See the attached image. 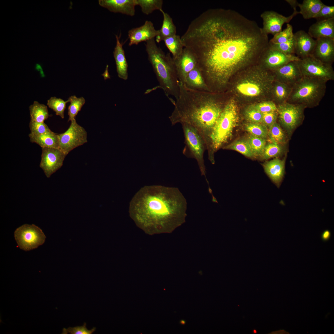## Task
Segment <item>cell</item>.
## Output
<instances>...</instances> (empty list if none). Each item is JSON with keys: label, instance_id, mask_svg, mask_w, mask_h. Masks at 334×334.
<instances>
[{"label": "cell", "instance_id": "obj_31", "mask_svg": "<svg viewBox=\"0 0 334 334\" xmlns=\"http://www.w3.org/2000/svg\"><path fill=\"white\" fill-rule=\"evenodd\" d=\"M165 44L170 52L173 58H175L178 56L182 51L184 48L181 37L175 35L169 37L164 40Z\"/></svg>", "mask_w": 334, "mask_h": 334}, {"label": "cell", "instance_id": "obj_48", "mask_svg": "<svg viewBox=\"0 0 334 334\" xmlns=\"http://www.w3.org/2000/svg\"><path fill=\"white\" fill-rule=\"evenodd\" d=\"M285 1L290 5L293 11L297 10V7H298L300 3L296 0H286Z\"/></svg>", "mask_w": 334, "mask_h": 334}, {"label": "cell", "instance_id": "obj_46", "mask_svg": "<svg viewBox=\"0 0 334 334\" xmlns=\"http://www.w3.org/2000/svg\"><path fill=\"white\" fill-rule=\"evenodd\" d=\"M278 117L277 111L262 113V122L268 129L276 122Z\"/></svg>", "mask_w": 334, "mask_h": 334}, {"label": "cell", "instance_id": "obj_30", "mask_svg": "<svg viewBox=\"0 0 334 334\" xmlns=\"http://www.w3.org/2000/svg\"><path fill=\"white\" fill-rule=\"evenodd\" d=\"M29 110L30 120L35 122H44L50 116L47 106L36 101L30 106Z\"/></svg>", "mask_w": 334, "mask_h": 334}, {"label": "cell", "instance_id": "obj_11", "mask_svg": "<svg viewBox=\"0 0 334 334\" xmlns=\"http://www.w3.org/2000/svg\"><path fill=\"white\" fill-rule=\"evenodd\" d=\"M305 108L302 105L287 101L277 106L280 122L288 132L291 133L303 121Z\"/></svg>", "mask_w": 334, "mask_h": 334}, {"label": "cell", "instance_id": "obj_16", "mask_svg": "<svg viewBox=\"0 0 334 334\" xmlns=\"http://www.w3.org/2000/svg\"><path fill=\"white\" fill-rule=\"evenodd\" d=\"M272 71L276 81L292 87L303 77L297 61L289 62Z\"/></svg>", "mask_w": 334, "mask_h": 334}, {"label": "cell", "instance_id": "obj_14", "mask_svg": "<svg viewBox=\"0 0 334 334\" xmlns=\"http://www.w3.org/2000/svg\"><path fill=\"white\" fill-rule=\"evenodd\" d=\"M261 67L267 70L273 71L292 61L300 59L295 55L285 54L269 46L261 55Z\"/></svg>", "mask_w": 334, "mask_h": 334}, {"label": "cell", "instance_id": "obj_10", "mask_svg": "<svg viewBox=\"0 0 334 334\" xmlns=\"http://www.w3.org/2000/svg\"><path fill=\"white\" fill-rule=\"evenodd\" d=\"M68 129L58 134L59 149L66 155L75 148L88 142L87 132L77 122L75 119L71 122Z\"/></svg>", "mask_w": 334, "mask_h": 334}, {"label": "cell", "instance_id": "obj_41", "mask_svg": "<svg viewBox=\"0 0 334 334\" xmlns=\"http://www.w3.org/2000/svg\"><path fill=\"white\" fill-rule=\"evenodd\" d=\"M269 46L286 54L295 55L294 41L293 37L284 43L274 44L269 42Z\"/></svg>", "mask_w": 334, "mask_h": 334}, {"label": "cell", "instance_id": "obj_45", "mask_svg": "<svg viewBox=\"0 0 334 334\" xmlns=\"http://www.w3.org/2000/svg\"><path fill=\"white\" fill-rule=\"evenodd\" d=\"M262 113L277 110V106L272 101H268L261 103L255 108Z\"/></svg>", "mask_w": 334, "mask_h": 334}, {"label": "cell", "instance_id": "obj_13", "mask_svg": "<svg viewBox=\"0 0 334 334\" xmlns=\"http://www.w3.org/2000/svg\"><path fill=\"white\" fill-rule=\"evenodd\" d=\"M299 14V12L297 10L293 11L291 15L286 17L274 11H265L260 15L263 21L262 31L268 35L271 34L274 36L282 31L284 24L289 23Z\"/></svg>", "mask_w": 334, "mask_h": 334}, {"label": "cell", "instance_id": "obj_8", "mask_svg": "<svg viewBox=\"0 0 334 334\" xmlns=\"http://www.w3.org/2000/svg\"><path fill=\"white\" fill-rule=\"evenodd\" d=\"M303 77L322 80H334L332 65L325 63L312 56L297 61Z\"/></svg>", "mask_w": 334, "mask_h": 334}, {"label": "cell", "instance_id": "obj_26", "mask_svg": "<svg viewBox=\"0 0 334 334\" xmlns=\"http://www.w3.org/2000/svg\"><path fill=\"white\" fill-rule=\"evenodd\" d=\"M30 140L32 143H35L42 148H59L58 134L52 131L42 135H29Z\"/></svg>", "mask_w": 334, "mask_h": 334}, {"label": "cell", "instance_id": "obj_4", "mask_svg": "<svg viewBox=\"0 0 334 334\" xmlns=\"http://www.w3.org/2000/svg\"><path fill=\"white\" fill-rule=\"evenodd\" d=\"M145 46L148 59L159 84L165 94L177 99L180 94L179 81L173 57L165 54L157 45L155 38L146 41Z\"/></svg>", "mask_w": 334, "mask_h": 334}, {"label": "cell", "instance_id": "obj_20", "mask_svg": "<svg viewBox=\"0 0 334 334\" xmlns=\"http://www.w3.org/2000/svg\"><path fill=\"white\" fill-rule=\"evenodd\" d=\"M98 3L111 12L131 16L135 14V0H99Z\"/></svg>", "mask_w": 334, "mask_h": 334}, {"label": "cell", "instance_id": "obj_40", "mask_svg": "<svg viewBox=\"0 0 334 334\" xmlns=\"http://www.w3.org/2000/svg\"><path fill=\"white\" fill-rule=\"evenodd\" d=\"M283 148L280 144L272 142L266 144L261 156L263 159L267 160L276 157L283 152Z\"/></svg>", "mask_w": 334, "mask_h": 334}, {"label": "cell", "instance_id": "obj_32", "mask_svg": "<svg viewBox=\"0 0 334 334\" xmlns=\"http://www.w3.org/2000/svg\"><path fill=\"white\" fill-rule=\"evenodd\" d=\"M224 148L235 150L247 157L254 158L255 157L253 154L247 140L239 139L226 146Z\"/></svg>", "mask_w": 334, "mask_h": 334}, {"label": "cell", "instance_id": "obj_6", "mask_svg": "<svg viewBox=\"0 0 334 334\" xmlns=\"http://www.w3.org/2000/svg\"><path fill=\"white\" fill-rule=\"evenodd\" d=\"M326 83L319 79L302 77L292 87L287 102L305 108L318 106L325 94Z\"/></svg>", "mask_w": 334, "mask_h": 334}, {"label": "cell", "instance_id": "obj_38", "mask_svg": "<svg viewBox=\"0 0 334 334\" xmlns=\"http://www.w3.org/2000/svg\"><path fill=\"white\" fill-rule=\"evenodd\" d=\"M246 131L252 135L265 139L268 136V129L263 124L250 123L246 125Z\"/></svg>", "mask_w": 334, "mask_h": 334}, {"label": "cell", "instance_id": "obj_50", "mask_svg": "<svg viewBox=\"0 0 334 334\" xmlns=\"http://www.w3.org/2000/svg\"><path fill=\"white\" fill-rule=\"evenodd\" d=\"M180 323L182 324H184L185 323V321L183 320H182L180 321Z\"/></svg>", "mask_w": 334, "mask_h": 334}, {"label": "cell", "instance_id": "obj_9", "mask_svg": "<svg viewBox=\"0 0 334 334\" xmlns=\"http://www.w3.org/2000/svg\"><path fill=\"white\" fill-rule=\"evenodd\" d=\"M14 235L18 246L28 251L43 244L46 237L40 228L34 225L24 224L15 230Z\"/></svg>", "mask_w": 334, "mask_h": 334}, {"label": "cell", "instance_id": "obj_3", "mask_svg": "<svg viewBox=\"0 0 334 334\" xmlns=\"http://www.w3.org/2000/svg\"><path fill=\"white\" fill-rule=\"evenodd\" d=\"M180 94L173 104L174 109L169 118L172 125L180 123L196 129L202 137L206 149L216 121L225 105L219 96L212 92L191 90L179 81Z\"/></svg>", "mask_w": 334, "mask_h": 334}, {"label": "cell", "instance_id": "obj_35", "mask_svg": "<svg viewBox=\"0 0 334 334\" xmlns=\"http://www.w3.org/2000/svg\"><path fill=\"white\" fill-rule=\"evenodd\" d=\"M69 102V100L65 101L60 98L51 97L47 101V105L55 112L56 115L60 116L62 118H64V113L66 108V104Z\"/></svg>", "mask_w": 334, "mask_h": 334}, {"label": "cell", "instance_id": "obj_29", "mask_svg": "<svg viewBox=\"0 0 334 334\" xmlns=\"http://www.w3.org/2000/svg\"><path fill=\"white\" fill-rule=\"evenodd\" d=\"M272 84L271 95L278 105L288 100L292 91V87L287 84L275 80Z\"/></svg>", "mask_w": 334, "mask_h": 334}, {"label": "cell", "instance_id": "obj_27", "mask_svg": "<svg viewBox=\"0 0 334 334\" xmlns=\"http://www.w3.org/2000/svg\"><path fill=\"white\" fill-rule=\"evenodd\" d=\"M324 4L321 0H304L299 4V13L305 19L315 18Z\"/></svg>", "mask_w": 334, "mask_h": 334}, {"label": "cell", "instance_id": "obj_12", "mask_svg": "<svg viewBox=\"0 0 334 334\" xmlns=\"http://www.w3.org/2000/svg\"><path fill=\"white\" fill-rule=\"evenodd\" d=\"M66 156L59 148H42L40 167L47 178L62 167Z\"/></svg>", "mask_w": 334, "mask_h": 334}, {"label": "cell", "instance_id": "obj_47", "mask_svg": "<svg viewBox=\"0 0 334 334\" xmlns=\"http://www.w3.org/2000/svg\"><path fill=\"white\" fill-rule=\"evenodd\" d=\"M245 113L247 119L252 123H262V113L255 109H250Z\"/></svg>", "mask_w": 334, "mask_h": 334}, {"label": "cell", "instance_id": "obj_44", "mask_svg": "<svg viewBox=\"0 0 334 334\" xmlns=\"http://www.w3.org/2000/svg\"><path fill=\"white\" fill-rule=\"evenodd\" d=\"M96 330L95 327H93L91 330H88L86 327V323H84V325L81 326H76L73 328L69 327L67 329L64 328L63 334L69 333L71 334H92Z\"/></svg>", "mask_w": 334, "mask_h": 334}, {"label": "cell", "instance_id": "obj_1", "mask_svg": "<svg viewBox=\"0 0 334 334\" xmlns=\"http://www.w3.org/2000/svg\"><path fill=\"white\" fill-rule=\"evenodd\" d=\"M196 56L210 90H221L232 73L269 45L268 35L254 21L235 11L210 9L195 19L181 37Z\"/></svg>", "mask_w": 334, "mask_h": 334}, {"label": "cell", "instance_id": "obj_2", "mask_svg": "<svg viewBox=\"0 0 334 334\" xmlns=\"http://www.w3.org/2000/svg\"><path fill=\"white\" fill-rule=\"evenodd\" d=\"M187 205L185 198L177 188L147 186L131 199L129 213L138 227L152 235L169 231L179 224Z\"/></svg>", "mask_w": 334, "mask_h": 334}, {"label": "cell", "instance_id": "obj_37", "mask_svg": "<svg viewBox=\"0 0 334 334\" xmlns=\"http://www.w3.org/2000/svg\"><path fill=\"white\" fill-rule=\"evenodd\" d=\"M247 140L255 156H261L266 145L265 139L250 135Z\"/></svg>", "mask_w": 334, "mask_h": 334}, {"label": "cell", "instance_id": "obj_25", "mask_svg": "<svg viewBox=\"0 0 334 334\" xmlns=\"http://www.w3.org/2000/svg\"><path fill=\"white\" fill-rule=\"evenodd\" d=\"M272 87H262L259 85L249 81H246L238 84L237 89L243 95L254 97L262 93L267 96L271 95Z\"/></svg>", "mask_w": 334, "mask_h": 334}, {"label": "cell", "instance_id": "obj_24", "mask_svg": "<svg viewBox=\"0 0 334 334\" xmlns=\"http://www.w3.org/2000/svg\"><path fill=\"white\" fill-rule=\"evenodd\" d=\"M183 84L186 88L190 89L211 92L205 81L201 71L197 65L189 73Z\"/></svg>", "mask_w": 334, "mask_h": 334}, {"label": "cell", "instance_id": "obj_17", "mask_svg": "<svg viewBox=\"0 0 334 334\" xmlns=\"http://www.w3.org/2000/svg\"><path fill=\"white\" fill-rule=\"evenodd\" d=\"M294 52L300 59L311 56L316 44V40L303 30L293 34Z\"/></svg>", "mask_w": 334, "mask_h": 334}, {"label": "cell", "instance_id": "obj_39", "mask_svg": "<svg viewBox=\"0 0 334 334\" xmlns=\"http://www.w3.org/2000/svg\"><path fill=\"white\" fill-rule=\"evenodd\" d=\"M293 34L292 26L287 24L285 29L274 35L272 38L269 41V42L279 44L287 42L293 38Z\"/></svg>", "mask_w": 334, "mask_h": 334}, {"label": "cell", "instance_id": "obj_19", "mask_svg": "<svg viewBox=\"0 0 334 334\" xmlns=\"http://www.w3.org/2000/svg\"><path fill=\"white\" fill-rule=\"evenodd\" d=\"M159 33V30L155 29L152 22L146 20L143 25L128 31L129 45H137L141 42H146L155 38Z\"/></svg>", "mask_w": 334, "mask_h": 334}, {"label": "cell", "instance_id": "obj_43", "mask_svg": "<svg viewBox=\"0 0 334 334\" xmlns=\"http://www.w3.org/2000/svg\"><path fill=\"white\" fill-rule=\"evenodd\" d=\"M334 18V6L324 4L315 19L317 21Z\"/></svg>", "mask_w": 334, "mask_h": 334}, {"label": "cell", "instance_id": "obj_34", "mask_svg": "<svg viewBox=\"0 0 334 334\" xmlns=\"http://www.w3.org/2000/svg\"><path fill=\"white\" fill-rule=\"evenodd\" d=\"M136 6H139L142 12L148 15L154 11L162 9V0H135Z\"/></svg>", "mask_w": 334, "mask_h": 334}, {"label": "cell", "instance_id": "obj_28", "mask_svg": "<svg viewBox=\"0 0 334 334\" xmlns=\"http://www.w3.org/2000/svg\"><path fill=\"white\" fill-rule=\"evenodd\" d=\"M160 11L163 14V20L161 27L159 30V34L156 37V41L157 43L164 41L166 38L176 35L177 32L176 26L170 16L165 12L162 9L160 10Z\"/></svg>", "mask_w": 334, "mask_h": 334}, {"label": "cell", "instance_id": "obj_18", "mask_svg": "<svg viewBox=\"0 0 334 334\" xmlns=\"http://www.w3.org/2000/svg\"><path fill=\"white\" fill-rule=\"evenodd\" d=\"M316 40L311 56L325 63L332 65L334 61V39L322 37Z\"/></svg>", "mask_w": 334, "mask_h": 334}, {"label": "cell", "instance_id": "obj_15", "mask_svg": "<svg viewBox=\"0 0 334 334\" xmlns=\"http://www.w3.org/2000/svg\"><path fill=\"white\" fill-rule=\"evenodd\" d=\"M173 59L178 80L184 84L189 73L197 65L196 57L191 50L184 48L181 54Z\"/></svg>", "mask_w": 334, "mask_h": 334}, {"label": "cell", "instance_id": "obj_33", "mask_svg": "<svg viewBox=\"0 0 334 334\" xmlns=\"http://www.w3.org/2000/svg\"><path fill=\"white\" fill-rule=\"evenodd\" d=\"M68 99L70 103L68 109L69 116L68 122H71L75 119L76 116L84 104L85 100L83 97L78 98L74 95L71 96Z\"/></svg>", "mask_w": 334, "mask_h": 334}, {"label": "cell", "instance_id": "obj_22", "mask_svg": "<svg viewBox=\"0 0 334 334\" xmlns=\"http://www.w3.org/2000/svg\"><path fill=\"white\" fill-rule=\"evenodd\" d=\"M285 164L284 160L276 158L263 165L265 172L278 187L280 186L284 175Z\"/></svg>", "mask_w": 334, "mask_h": 334}, {"label": "cell", "instance_id": "obj_21", "mask_svg": "<svg viewBox=\"0 0 334 334\" xmlns=\"http://www.w3.org/2000/svg\"><path fill=\"white\" fill-rule=\"evenodd\" d=\"M308 33L316 40L322 37L334 39V18L317 21L310 26Z\"/></svg>", "mask_w": 334, "mask_h": 334}, {"label": "cell", "instance_id": "obj_5", "mask_svg": "<svg viewBox=\"0 0 334 334\" xmlns=\"http://www.w3.org/2000/svg\"><path fill=\"white\" fill-rule=\"evenodd\" d=\"M238 120L237 106L232 100L228 101L214 125L210 136L208 158L214 162L213 154L226 143L231 138Z\"/></svg>", "mask_w": 334, "mask_h": 334}, {"label": "cell", "instance_id": "obj_23", "mask_svg": "<svg viewBox=\"0 0 334 334\" xmlns=\"http://www.w3.org/2000/svg\"><path fill=\"white\" fill-rule=\"evenodd\" d=\"M116 44L113 52L117 71L120 78L126 80L128 78V64L126 58L122 44L118 36L116 35Z\"/></svg>", "mask_w": 334, "mask_h": 334}, {"label": "cell", "instance_id": "obj_36", "mask_svg": "<svg viewBox=\"0 0 334 334\" xmlns=\"http://www.w3.org/2000/svg\"><path fill=\"white\" fill-rule=\"evenodd\" d=\"M268 136L272 142L278 144L285 143L286 137L284 132L276 122L268 129Z\"/></svg>", "mask_w": 334, "mask_h": 334}, {"label": "cell", "instance_id": "obj_42", "mask_svg": "<svg viewBox=\"0 0 334 334\" xmlns=\"http://www.w3.org/2000/svg\"><path fill=\"white\" fill-rule=\"evenodd\" d=\"M30 134L34 135H42L51 131L44 122H39L30 120L29 124Z\"/></svg>", "mask_w": 334, "mask_h": 334}, {"label": "cell", "instance_id": "obj_49", "mask_svg": "<svg viewBox=\"0 0 334 334\" xmlns=\"http://www.w3.org/2000/svg\"><path fill=\"white\" fill-rule=\"evenodd\" d=\"M329 233L328 231H326L325 232L323 235V237L324 238H327L329 236Z\"/></svg>", "mask_w": 334, "mask_h": 334}, {"label": "cell", "instance_id": "obj_7", "mask_svg": "<svg viewBox=\"0 0 334 334\" xmlns=\"http://www.w3.org/2000/svg\"><path fill=\"white\" fill-rule=\"evenodd\" d=\"M184 137L185 146L183 154L187 157L195 159L197 163L201 175L206 178V168L204 154L207 150L202 137L193 127L186 124H182Z\"/></svg>", "mask_w": 334, "mask_h": 334}]
</instances>
